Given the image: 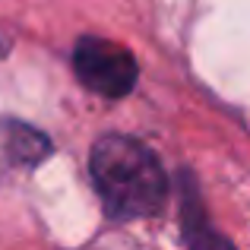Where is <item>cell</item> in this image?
Wrapping results in <instances>:
<instances>
[{
	"mask_svg": "<svg viewBox=\"0 0 250 250\" xmlns=\"http://www.w3.org/2000/svg\"><path fill=\"white\" fill-rule=\"evenodd\" d=\"M6 51H10V38L0 35V57H6Z\"/></svg>",
	"mask_w": 250,
	"mask_h": 250,
	"instance_id": "4",
	"label": "cell"
},
{
	"mask_svg": "<svg viewBox=\"0 0 250 250\" xmlns=\"http://www.w3.org/2000/svg\"><path fill=\"white\" fill-rule=\"evenodd\" d=\"M89 174L104 212L117 222L155 215L168 200V177L146 143L124 133L95 140L89 152Z\"/></svg>",
	"mask_w": 250,
	"mask_h": 250,
	"instance_id": "1",
	"label": "cell"
},
{
	"mask_svg": "<svg viewBox=\"0 0 250 250\" xmlns=\"http://www.w3.org/2000/svg\"><path fill=\"white\" fill-rule=\"evenodd\" d=\"M181 219H184V238H187L190 250H234L209 225L206 212H203V203H200V193H196L193 181L187 174H184V184H181Z\"/></svg>",
	"mask_w": 250,
	"mask_h": 250,
	"instance_id": "3",
	"label": "cell"
},
{
	"mask_svg": "<svg viewBox=\"0 0 250 250\" xmlns=\"http://www.w3.org/2000/svg\"><path fill=\"white\" fill-rule=\"evenodd\" d=\"M73 70L89 92L102 98H124L133 92L140 63L127 48L98 35H83L73 48Z\"/></svg>",
	"mask_w": 250,
	"mask_h": 250,
	"instance_id": "2",
	"label": "cell"
}]
</instances>
